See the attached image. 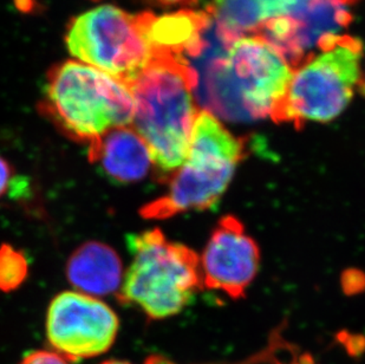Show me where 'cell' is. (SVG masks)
Listing matches in <instances>:
<instances>
[{
    "label": "cell",
    "mask_w": 365,
    "mask_h": 364,
    "mask_svg": "<svg viewBox=\"0 0 365 364\" xmlns=\"http://www.w3.org/2000/svg\"><path fill=\"white\" fill-rule=\"evenodd\" d=\"M41 109L64 134L91 145L111 129L133 124L135 98L122 79L68 61L48 73Z\"/></svg>",
    "instance_id": "3"
},
{
    "label": "cell",
    "mask_w": 365,
    "mask_h": 364,
    "mask_svg": "<svg viewBox=\"0 0 365 364\" xmlns=\"http://www.w3.org/2000/svg\"><path fill=\"white\" fill-rule=\"evenodd\" d=\"M89 158L120 183L141 181L154 167L150 148L131 126L114 128L93 142Z\"/></svg>",
    "instance_id": "11"
},
{
    "label": "cell",
    "mask_w": 365,
    "mask_h": 364,
    "mask_svg": "<svg viewBox=\"0 0 365 364\" xmlns=\"http://www.w3.org/2000/svg\"><path fill=\"white\" fill-rule=\"evenodd\" d=\"M289 364H316L314 362V360L310 358V356H307V355H303V356H300L299 360H296V361L291 362Z\"/></svg>",
    "instance_id": "20"
},
{
    "label": "cell",
    "mask_w": 365,
    "mask_h": 364,
    "mask_svg": "<svg viewBox=\"0 0 365 364\" xmlns=\"http://www.w3.org/2000/svg\"><path fill=\"white\" fill-rule=\"evenodd\" d=\"M45 330L52 350L68 361L76 362L110 350L118 335L120 320L100 298L64 291L50 303Z\"/></svg>",
    "instance_id": "8"
},
{
    "label": "cell",
    "mask_w": 365,
    "mask_h": 364,
    "mask_svg": "<svg viewBox=\"0 0 365 364\" xmlns=\"http://www.w3.org/2000/svg\"><path fill=\"white\" fill-rule=\"evenodd\" d=\"M29 275L26 256L14 246H0V292L18 289Z\"/></svg>",
    "instance_id": "15"
},
{
    "label": "cell",
    "mask_w": 365,
    "mask_h": 364,
    "mask_svg": "<svg viewBox=\"0 0 365 364\" xmlns=\"http://www.w3.org/2000/svg\"><path fill=\"white\" fill-rule=\"evenodd\" d=\"M201 61L194 98L206 111L232 122L272 117L293 75L283 56L258 36L239 38L227 51Z\"/></svg>",
    "instance_id": "1"
},
{
    "label": "cell",
    "mask_w": 365,
    "mask_h": 364,
    "mask_svg": "<svg viewBox=\"0 0 365 364\" xmlns=\"http://www.w3.org/2000/svg\"><path fill=\"white\" fill-rule=\"evenodd\" d=\"M66 278L75 291L104 297L120 291L123 264L118 252L101 241H88L73 251L66 263Z\"/></svg>",
    "instance_id": "13"
},
{
    "label": "cell",
    "mask_w": 365,
    "mask_h": 364,
    "mask_svg": "<svg viewBox=\"0 0 365 364\" xmlns=\"http://www.w3.org/2000/svg\"><path fill=\"white\" fill-rule=\"evenodd\" d=\"M127 245L133 261L118 293L120 302L155 320L175 316L193 302L202 280L192 248L168 241L159 228L130 234Z\"/></svg>",
    "instance_id": "5"
},
{
    "label": "cell",
    "mask_w": 365,
    "mask_h": 364,
    "mask_svg": "<svg viewBox=\"0 0 365 364\" xmlns=\"http://www.w3.org/2000/svg\"><path fill=\"white\" fill-rule=\"evenodd\" d=\"M149 1L163 5V6H170V5H178V4L193 3L195 0H149Z\"/></svg>",
    "instance_id": "19"
},
{
    "label": "cell",
    "mask_w": 365,
    "mask_h": 364,
    "mask_svg": "<svg viewBox=\"0 0 365 364\" xmlns=\"http://www.w3.org/2000/svg\"><path fill=\"white\" fill-rule=\"evenodd\" d=\"M314 55L293 70L285 97L271 117L277 123L302 128L307 121L330 122L351 102L361 77L362 43L348 35H327L318 41Z\"/></svg>",
    "instance_id": "6"
},
{
    "label": "cell",
    "mask_w": 365,
    "mask_h": 364,
    "mask_svg": "<svg viewBox=\"0 0 365 364\" xmlns=\"http://www.w3.org/2000/svg\"><path fill=\"white\" fill-rule=\"evenodd\" d=\"M352 17L338 0H302L289 16L287 45L293 63L300 66L314 57L311 50L327 35L348 28Z\"/></svg>",
    "instance_id": "12"
},
{
    "label": "cell",
    "mask_w": 365,
    "mask_h": 364,
    "mask_svg": "<svg viewBox=\"0 0 365 364\" xmlns=\"http://www.w3.org/2000/svg\"><path fill=\"white\" fill-rule=\"evenodd\" d=\"M213 19L208 12L181 10L156 17L145 12V38L154 56H170L190 63L202 55Z\"/></svg>",
    "instance_id": "10"
},
{
    "label": "cell",
    "mask_w": 365,
    "mask_h": 364,
    "mask_svg": "<svg viewBox=\"0 0 365 364\" xmlns=\"http://www.w3.org/2000/svg\"><path fill=\"white\" fill-rule=\"evenodd\" d=\"M302 0H214L207 12L226 41L255 35L259 26L271 18L291 16Z\"/></svg>",
    "instance_id": "14"
},
{
    "label": "cell",
    "mask_w": 365,
    "mask_h": 364,
    "mask_svg": "<svg viewBox=\"0 0 365 364\" xmlns=\"http://www.w3.org/2000/svg\"><path fill=\"white\" fill-rule=\"evenodd\" d=\"M100 364H133L130 362L123 361V360H115V358H111V360H107V361H103ZM145 364H174L172 362H169L167 358H163V356H150V358L145 361Z\"/></svg>",
    "instance_id": "18"
},
{
    "label": "cell",
    "mask_w": 365,
    "mask_h": 364,
    "mask_svg": "<svg viewBox=\"0 0 365 364\" xmlns=\"http://www.w3.org/2000/svg\"><path fill=\"white\" fill-rule=\"evenodd\" d=\"M199 263L202 286L240 298L257 277L260 252L244 223L227 216L210 234Z\"/></svg>",
    "instance_id": "9"
},
{
    "label": "cell",
    "mask_w": 365,
    "mask_h": 364,
    "mask_svg": "<svg viewBox=\"0 0 365 364\" xmlns=\"http://www.w3.org/2000/svg\"><path fill=\"white\" fill-rule=\"evenodd\" d=\"M199 75L182 59L154 56L130 86L135 98L131 127L145 138L154 167L163 178L173 174L187 158L197 118Z\"/></svg>",
    "instance_id": "2"
},
{
    "label": "cell",
    "mask_w": 365,
    "mask_h": 364,
    "mask_svg": "<svg viewBox=\"0 0 365 364\" xmlns=\"http://www.w3.org/2000/svg\"><path fill=\"white\" fill-rule=\"evenodd\" d=\"M19 364H71L53 350H34L21 358Z\"/></svg>",
    "instance_id": "16"
},
{
    "label": "cell",
    "mask_w": 365,
    "mask_h": 364,
    "mask_svg": "<svg viewBox=\"0 0 365 364\" xmlns=\"http://www.w3.org/2000/svg\"><path fill=\"white\" fill-rule=\"evenodd\" d=\"M246 155L244 138H237L206 110L194 122L187 158L170 174L165 196L141 208L145 219H168L215 206L227 191Z\"/></svg>",
    "instance_id": "4"
},
{
    "label": "cell",
    "mask_w": 365,
    "mask_h": 364,
    "mask_svg": "<svg viewBox=\"0 0 365 364\" xmlns=\"http://www.w3.org/2000/svg\"><path fill=\"white\" fill-rule=\"evenodd\" d=\"M66 46L80 62L129 83L152 61L145 32V12L130 14L101 5L73 18Z\"/></svg>",
    "instance_id": "7"
},
{
    "label": "cell",
    "mask_w": 365,
    "mask_h": 364,
    "mask_svg": "<svg viewBox=\"0 0 365 364\" xmlns=\"http://www.w3.org/2000/svg\"><path fill=\"white\" fill-rule=\"evenodd\" d=\"M338 1H341V4H344V5H346V4L356 3L357 0H338Z\"/></svg>",
    "instance_id": "21"
},
{
    "label": "cell",
    "mask_w": 365,
    "mask_h": 364,
    "mask_svg": "<svg viewBox=\"0 0 365 364\" xmlns=\"http://www.w3.org/2000/svg\"><path fill=\"white\" fill-rule=\"evenodd\" d=\"M12 176H14V172L10 163L0 156V199L6 194L7 189L14 180Z\"/></svg>",
    "instance_id": "17"
}]
</instances>
